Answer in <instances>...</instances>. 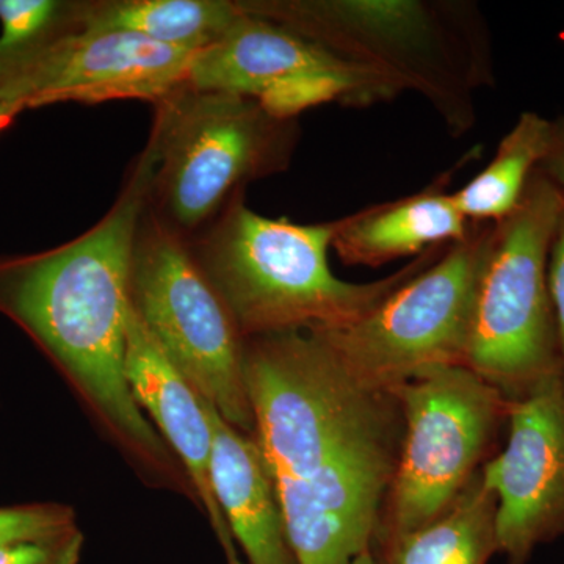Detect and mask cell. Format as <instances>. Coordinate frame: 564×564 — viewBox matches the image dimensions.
I'll list each match as a JSON object with an SVG mask.
<instances>
[{
	"label": "cell",
	"mask_w": 564,
	"mask_h": 564,
	"mask_svg": "<svg viewBox=\"0 0 564 564\" xmlns=\"http://www.w3.org/2000/svg\"><path fill=\"white\" fill-rule=\"evenodd\" d=\"M247 388L295 564H351L372 549L395 477L399 400L356 381L311 337L259 355Z\"/></svg>",
	"instance_id": "obj_1"
},
{
	"label": "cell",
	"mask_w": 564,
	"mask_h": 564,
	"mask_svg": "<svg viewBox=\"0 0 564 564\" xmlns=\"http://www.w3.org/2000/svg\"><path fill=\"white\" fill-rule=\"evenodd\" d=\"M154 159L144 150L124 192L95 228L55 250L0 259V311L20 322L144 463L173 466L169 445L126 377L131 267L150 204Z\"/></svg>",
	"instance_id": "obj_2"
},
{
	"label": "cell",
	"mask_w": 564,
	"mask_h": 564,
	"mask_svg": "<svg viewBox=\"0 0 564 564\" xmlns=\"http://www.w3.org/2000/svg\"><path fill=\"white\" fill-rule=\"evenodd\" d=\"M254 14L430 104L454 137L494 82L488 25L467 0H242Z\"/></svg>",
	"instance_id": "obj_3"
},
{
	"label": "cell",
	"mask_w": 564,
	"mask_h": 564,
	"mask_svg": "<svg viewBox=\"0 0 564 564\" xmlns=\"http://www.w3.org/2000/svg\"><path fill=\"white\" fill-rule=\"evenodd\" d=\"M243 195L237 193L191 242L196 261L243 339L351 325L432 265L448 247L430 248L378 281H343L328 259L337 220L299 225L263 217L245 204Z\"/></svg>",
	"instance_id": "obj_4"
},
{
	"label": "cell",
	"mask_w": 564,
	"mask_h": 564,
	"mask_svg": "<svg viewBox=\"0 0 564 564\" xmlns=\"http://www.w3.org/2000/svg\"><path fill=\"white\" fill-rule=\"evenodd\" d=\"M155 104L147 147L154 159L150 199L185 239L248 184L285 172L299 144L296 118L276 117L248 96L184 84Z\"/></svg>",
	"instance_id": "obj_5"
},
{
	"label": "cell",
	"mask_w": 564,
	"mask_h": 564,
	"mask_svg": "<svg viewBox=\"0 0 564 564\" xmlns=\"http://www.w3.org/2000/svg\"><path fill=\"white\" fill-rule=\"evenodd\" d=\"M564 195L540 169L521 202L486 234L466 367L511 402L563 372L549 252Z\"/></svg>",
	"instance_id": "obj_6"
},
{
	"label": "cell",
	"mask_w": 564,
	"mask_h": 564,
	"mask_svg": "<svg viewBox=\"0 0 564 564\" xmlns=\"http://www.w3.org/2000/svg\"><path fill=\"white\" fill-rule=\"evenodd\" d=\"M404 421L402 452L373 545L430 524L492 458L511 400L466 366L423 370L391 391Z\"/></svg>",
	"instance_id": "obj_7"
},
{
	"label": "cell",
	"mask_w": 564,
	"mask_h": 564,
	"mask_svg": "<svg viewBox=\"0 0 564 564\" xmlns=\"http://www.w3.org/2000/svg\"><path fill=\"white\" fill-rule=\"evenodd\" d=\"M131 302L185 380L229 425L254 434L242 334L193 254L191 242L155 214L141 217Z\"/></svg>",
	"instance_id": "obj_8"
},
{
	"label": "cell",
	"mask_w": 564,
	"mask_h": 564,
	"mask_svg": "<svg viewBox=\"0 0 564 564\" xmlns=\"http://www.w3.org/2000/svg\"><path fill=\"white\" fill-rule=\"evenodd\" d=\"M489 225L473 223L463 240L359 321L315 332L356 381L392 391L432 367L466 366Z\"/></svg>",
	"instance_id": "obj_9"
},
{
	"label": "cell",
	"mask_w": 564,
	"mask_h": 564,
	"mask_svg": "<svg viewBox=\"0 0 564 564\" xmlns=\"http://www.w3.org/2000/svg\"><path fill=\"white\" fill-rule=\"evenodd\" d=\"M185 85L258 99L281 118H296L300 111L323 102L366 107L399 95L372 70L340 61L303 36L243 10L220 40L193 55Z\"/></svg>",
	"instance_id": "obj_10"
},
{
	"label": "cell",
	"mask_w": 564,
	"mask_h": 564,
	"mask_svg": "<svg viewBox=\"0 0 564 564\" xmlns=\"http://www.w3.org/2000/svg\"><path fill=\"white\" fill-rule=\"evenodd\" d=\"M195 54L135 33L73 25L36 50L0 63V96L21 110L115 99L159 102L187 82Z\"/></svg>",
	"instance_id": "obj_11"
},
{
	"label": "cell",
	"mask_w": 564,
	"mask_h": 564,
	"mask_svg": "<svg viewBox=\"0 0 564 564\" xmlns=\"http://www.w3.org/2000/svg\"><path fill=\"white\" fill-rule=\"evenodd\" d=\"M497 497V541L508 564L564 534V372L511 402L508 441L481 467Z\"/></svg>",
	"instance_id": "obj_12"
},
{
	"label": "cell",
	"mask_w": 564,
	"mask_h": 564,
	"mask_svg": "<svg viewBox=\"0 0 564 564\" xmlns=\"http://www.w3.org/2000/svg\"><path fill=\"white\" fill-rule=\"evenodd\" d=\"M126 377L141 411L150 414L163 441L172 447L187 470L188 480L192 481L204 513L209 518L212 530L226 558L239 555L236 540L210 484L214 434L206 400L170 361L133 306L128 318Z\"/></svg>",
	"instance_id": "obj_13"
},
{
	"label": "cell",
	"mask_w": 564,
	"mask_h": 564,
	"mask_svg": "<svg viewBox=\"0 0 564 564\" xmlns=\"http://www.w3.org/2000/svg\"><path fill=\"white\" fill-rule=\"evenodd\" d=\"M210 484L248 564H295L280 497L254 434L229 425L209 402Z\"/></svg>",
	"instance_id": "obj_14"
},
{
	"label": "cell",
	"mask_w": 564,
	"mask_h": 564,
	"mask_svg": "<svg viewBox=\"0 0 564 564\" xmlns=\"http://www.w3.org/2000/svg\"><path fill=\"white\" fill-rule=\"evenodd\" d=\"M452 173L422 192L366 207L337 220L332 250L345 265L381 267L397 259L421 256L430 248L459 242L473 223L463 217L452 193Z\"/></svg>",
	"instance_id": "obj_15"
},
{
	"label": "cell",
	"mask_w": 564,
	"mask_h": 564,
	"mask_svg": "<svg viewBox=\"0 0 564 564\" xmlns=\"http://www.w3.org/2000/svg\"><path fill=\"white\" fill-rule=\"evenodd\" d=\"M242 10L229 0H109L73 2L74 24L95 31L135 33L188 52H199L220 40Z\"/></svg>",
	"instance_id": "obj_16"
},
{
	"label": "cell",
	"mask_w": 564,
	"mask_h": 564,
	"mask_svg": "<svg viewBox=\"0 0 564 564\" xmlns=\"http://www.w3.org/2000/svg\"><path fill=\"white\" fill-rule=\"evenodd\" d=\"M372 552L377 564H488L499 554L497 497L481 469L440 518Z\"/></svg>",
	"instance_id": "obj_17"
},
{
	"label": "cell",
	"mask_w": 564,
	"mask_h": 564,
	"mask_svg": "<svg viewBox=\"0 0 564 564\" xmlns=\"http://www.w3.org/2000/svg\"><path fill=\"white\" fill-rule=\"evenodd\" d=\"M551 137V120L524 111L484 172L452 193L463 217L470 223H496L511 214L547 154Z\"/></svg>",
	"instance_id": "obj_18"
},
{
	"label": "cell",
	"mask_w": 564,
	"mask_h": 564,
	"mask_svg": "<svg viewBox=\"0 0 564 564\" xmlns=\"http://www.w3.org/2000/svg\"><path fill=\"white\" fill-rule=\"evenodd\" d=\"M73 2L0 0V63L28 54L73 28Z\"/></svg>",
	"instance_id": "obj_19"
},
{
	"label": "cell",
	"mask_w": 564,
	"mask_h": 564,
	"mask_svg": "<svg viewBox=\"0 0 564 564\" xmlns=\"http://www.w3.org/2000/svg\"><path fill=\"white\" fill-rule=\"evenodd\" d=\"M79 529L68 505L35 503L0 508V547L61 538Z\"/></svg>",
	"instance_id": "obj_20"
},
{
	"label": "cell",
	"mask_w": 564,
	"mask_h": 564,
	"mask_svg": "<svg viewBox=\"0 0 564 564\" xmlns=\"http://www.w3.org/2000/svg\"><path fill=\"white\" fill-rule=\"evenodd\" d=\"M84 543L77 529L54 540L2 545L0 564H79Z\"/></svg>",
	"instance_id": "obj_21"
},
{
	"label": "cell",
	"mask_w": 564,
	"mask_h": 564,
	"mask_svg": "<svg viewBox=\"0 0 564 564\" xmlns=\"http://www.w3.org/2000/svg\"><path fill=\"white\" fill-rule=\"evenodd\" d=\"M549 291L554 306L556 329H558L560 355L564 372V209L560 217L547 265Z\"/></svg>",
	"instance_id": "obj_22"
},
{
	"label": "cell",
	"mask_w": 564,
	"mask_h": 564,
	"mask_svg": "<svg viewBox=\"0 0 564 564\" xmlns=\"http://www.w3.org/2000/svg\"><path fill=\"white\" fill-rule=\"evenodd\" d=\"M540 170L564 195V115L558 120L552 121L551 144Z\"/></svg>",
	"instance_id": "obj_23"
},
{
	"label": "cell",
	"mask_w": 564,
	"mask_h": 564,
	"mask_svg": "<svg viewBox=\"0 0 564 564\" xmlns=\"http://www.w3.org/2000/svg\"><path fill=\"white\" fill-rule=\"evenodd\" d=\"M21 111L20 107L14 106L13 102L7 101L6 98L0 96V131L6 129Z\"/></svg>",
	"instance_id": "obj_24"
},
{
	"label": "cell",
	"mask_w": 564,
	"mask_h": 564,
	"mask_svg": "<svg viewBox=\"0 0 564 564\" xmlns=\"http://www.w3.org/2000/svg\"><path fill=\"white\" fill-rule=\"evenodd\" d=\"M351 564H377V562H375L372 549L364 551L361 555L356 556Z\"/></svg>",
	"instance_id": "obj_25"
},
{
	"label": "cell",
	"mask_w": 564,
	"mask_h": 564,
	"mask_svg": "<svg viewBox=\"0 0 564 564\" xmlns=\"http://www.w3.org/2000/svg\"><path fill=\"white\" fill-rule=\"evenodd\" d=\"M226 563L228 564H245L242 560L239 558V555H234L231 558H226Z\"/></svg>",
	"instance_id": "obj_26"
}]
</instances>
